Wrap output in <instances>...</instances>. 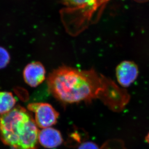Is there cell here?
<instances>
[{"instance_id": "6da1fadb", "label": "cell", "mask_w": 149, "mask_h": 149, "mask_svg": "<svg viewBox=\"0 0 149 149\" xmlns=\"http://www.w3.org/2000/svg\"><path fill=\"white\" fill-rule=\"evenodd\" d=\"M47 89L56 99L67 104L99 99L113 111H121L130 97L125 90L93 68L80 70L62 65L47 77Z\"/></svg>"}, {"instance_id": "7a4b0ae2", "label": "cell", "mask_w": 149, "mask_h": 149, "mask_svg": "<svg viewBox=\"0 0 149 149\" xmlns=\"http://www.w3.org/2000/svg\"><path fill=\"white\" fill-rule=\"evenodd\" d=\"M39 132L31 113L22 106L0 114V140L11 149H38Z\"/></svg>"}, {"instance_id": "3957f363", "label": "cell", "mask_w": 149, "mask_h": 149, "mask_svg": "<svg viewBox=\"0 0 149 149\" xmlns=\"http://www.w3.org/2000/svg\"><path fill=\"white\" fill-rule=\"evenodd\" d=\"M28 109L34 113L35 122L38 127L42 129L50 127L57 122L59 113L52 105L47 103H32Z\"/></svg>"}, {"instance_id": "277c9868", "label": "cell", "mask_w": 149, "mask_h": 149, "mask_svg": "<svg viewBox=\"0 0 149 149\" xmlns=\"http://www.w3.org/2000/svg\"><path fill=\"white\" fill-rule=\"evenodd\" d=\"M139 68L136 63L130 61H124L116 68L117 80L120 86L126 88L130 86L138 78Z\"/></svg>"}, {"instance_id": "5b68a950", "label": "cell", "mask_w": 149, "mask_h": 149, "mask_svg": "<svg viewBox=\"0 0 149 149\" xmlns=\"http://www.w3.org/2000/svg\"><path fill=\"white\" fill-rule=\"evenodd\" d=\"M46 69L40 62H33L28 64L23 72L25 82L31 87H36L46 79Z\"/></svg>"}, {"instance_id": "8992f818", "label": "cell", "mask_w": 149, "mask_h": 149, "mask_svg": "<svg viewBox=\"0 0 149 149\" xmlns=\"http://www.w3.org/2000/svg\"><path fill=\"white\" fill-rule=\"evenodd\" d=\"M39 144L47 149H54L60 146L63 142L61 132L54 128L42 129L38 134Z\"/></svg>"}, {"instance_id": "52a82bcc", "label": "cell", "mask_w": 149, "mask_h": 149, "mask_svg": "<svg viewBox=\"0 0 149 149\" xmlns=\"http://www.w3.org/2000/svg\"><path fill=\"white\" fill-rule=\"evenodd\" d=\"M16 103V99L11 93L0 92V114L11 111Z\"/></svg>"}, {"instance_id": "ba28073f", "label": "cell", "mask_w": 149, "mask_h": 149, "mask_svg": "<svg viewBox=\"0 0 149 149\" xmlns=\"http://www.w3.org/2000/svg\"><path fill=\"white\" fill-rule=\"evenodd\" d=\"M68 6L74 7H83L93 4L95 0H62Z\"/></svg>"}, {"instance_id": "9c48e42d", "label": "cell", "mask_w": 149, "mask_h": 149, "mask_svg": "<svg viewBox=\"0 0 149 149\" xmlns=\"http://www.w3.org/2000/svg\"><path fill=\"white\" fill-rule=\"evenodd\" d=\"M10 61V56L8 52L4 47L0 46V69L6 68Z\"/></svg>"}, {"instance_id": "30bf717a", "label": "cell", "mask_w": 149, "mask_h": 149, "mask_svg": "<svg viewBox=\"0 0 149 149\" xmlns=\"http://www.w3.org/2000/svg\"><path fill=\"white\" fill-rule=\"evenodd\" d=\"M77 149H100L96 144L92 141H85L81 144Z\"/></svg>"}, {"instance_id": "8fae6325", "label": "cell", "mask_w": 149, "mask_h": 149, "mask_svg": "<svg viewBox=\"0 0 149 149\" xmlns=\"http://www.w3.org/2000/svg\"><path fill=\"white\" fill-rule=\"evenodd\" d=\"M145 140L146 142H147L148 144H149V132L147 134L146 136H145Z\"/></svg>"}, {"instance_id": "7c38bea8", "label": "cell", "mask_w": 149, "mask_h": 149, "mask_svg": "<svg viewBox=\"0 0 149 149\" xmlns=\"http://www.w3.org/2000/svg\"><path fill=\"white\" fill-rule=\"evenodd\" d=\"M134 1H136V2H138V3H143L149 1V0H134Z\"/></svg>"}]
</instances>
